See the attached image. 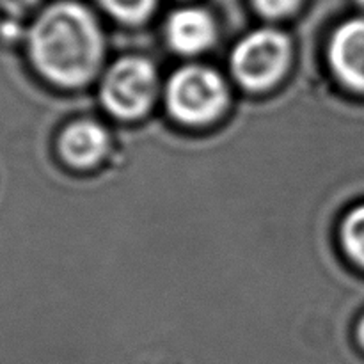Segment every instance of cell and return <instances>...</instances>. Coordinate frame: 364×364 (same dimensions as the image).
I'll return each instance as SVG.
<instances>
[{
    "label": "cell",
    "mask_w": 364,
    "mask_h": 364,
    "mask_svg": "<svg viewBox=\"0 0 364 364\" xmlns=\"http://www.w3.org/2000/svg\"><path fill=\"white\" fill-rule=\"evenodd\" d=\"M28 57L45 80L77 87L95 77L103 38L95 16L84 6L59 2L43 11L28 31Z\"/></svg>",
    "instance_id": "1"
},
{
    "label": "cell",
    "mask_w": 364,
    "mask_h": 364,
    "mask_svg": "<svg viewBox=\"0 0 364 364\" xmlns=\"http://www.w3.org/2000/svg\"><path fill=\"white\" fill-rule=\"evenodd\" d=\"M256 9L267 18H283L294 13L302 0H252Z\"/></svg>",
    "instance_id": "10"
},
{
    "label": "cell",
    "mask_w": 364,
    "mask_h": 364,
    "mask_svg": "<svg viewBox=\"0 0 364 364\" xmlns=\"http://www.w3.org/2000/svg\"><path fill=\"white\" fill-rule=\"evenodd\" d=\"M290 60V43L277 31H256L242 39L233 52L231 66L249 89L270 87L283 77Z\"/></svg>",
    "instance_id": "3"
},
{
    "label": "cell",
    "mask_w": 364,
    "mask_h": 364,
    "mask_svg": "<svg viewBox=\"0 0 364 364\" xmlns=\"http://www.w3.org/2000/svg\"><path fill=\"white\" fill-rule=\"evenodd\" d=\"M226 102L223 78L208 68L187 66L176 71L167 84V105L181 123H210L223 112Z\"/></svg>",
    "instance_id": "2"
},
{
    "label": "cell",
    "mask_w": 364,
    "mask_h": 364,
    "mask_svg": "<svg viewBox=\"0 0 364 364\" xmlns=\"http://www.w3.org/2000/svg\"><path fill=\"white\" fill-rule=\"evenodd\" d=\"M343 244L350 258L364 267V206L355 208L345 220Z\"/></svg>",
    "instance_id": "9"
},
{
    "label": "cell",
    "mask_w": 364,
    "mask_h": 364,
    "mask_svg": "<svg viewBox=\"0 0 364 364\" xmlns=\"http://www.w3.org/2000/svg\"><path fill=\"white\" fill-rule=\"evenodd\" d=\"M331 64L348 87L364 92V18L347 21L334 32Z\"/></svg>",
    "instance_id": "5"
},
{
    "label": "cell",
    "mask_w": 364,
    "mask_h": 364,
    "mask_svg": "<svg viewBox=\"0 0 364 364\" xmlns=\"http://www.w3.org/2000/svg\"><path fill=\"white\" fill-rule=\"evenodd\" d=\"M109 146L107 132L92 121H78L63 132L60 155L75 167H91L103 159Z\"/></svg>",
    "instance_id": "7"
},
{
    "label": "cell",
    "mask_w": 364,
    "mask_h": 364,
    "mask_svg": "<svg viewBox=\"0 0 364 364\" xmlns=\"http://www.w3.org/2000/svg\"><path fill=\"white\" fill-rule=\"evenodd\" d=\"M41 0H0V9L9 18H20L34 9Z\"/></svg>",
    "instance_id": "11"
},
{
    "label": "cell",
    "mask_w": 364,
    "mask_h": 364,
    "mask_svg": "<svg viewBox=\"0 0 364 364\" xmlns=\"http://www.w3.org/2000/svg\"><path fill=\"white\" fill-rule=\"evenodd\" d=\"M156 91V73L151 63L141 57L117 60L107 73L102 87L103 105L119 117L142 116Z\"/></svg>",
    "instance_id": "4"
},
{
    "label": "cell",
    "mask_w": 364,
    "mask_h": 364,
    "mask_svg": "<svg viewBox=\"0 0 364 364\" xmlns=\"http://www.w3.org/2000/svg\"><path fill=\"white\" fill-rule=\"evenodd\" d=\"M359 341H361V345L364 347V318H363L361 326H359Z\"/></svg>",
    "instance_id": "12"
},
{
    "label": "cell",
    "mask_w": 364,
    "mask_h": 364,
    "mask_svg": "<svg viewBox=\"0 0 364 364\" xmlns=\"http://www.w3.org/2000/svg\"><path fill=\"white\" fill-rule=\"evenodd\" d=\"M358 2H359V4H361V6H364V0H358Z\"/></svg>",
    "instance_id": "13"
},
{
    "label": "cell",
    "mask_w": 364,
    "mask_h": 364,
    "mask_svg": "<svg viewBox=\"0 0 364 364\" xmlns=\"http://www.w3.org/2000/svg\"><path fill=\"white\" fill-rule=\"evenodd\" d=\"M100 6L124 23H141L156 6V0H98Z\"/></svg>",
    "instance_id": "8"
},
{
    "label": "cell",
    "mask_w": 364,
    "mask_h": 364,
    "mask_svg": "<svg viewBox=\"0 0 364 364\" xmlns=\"http://www.w3.org/2000/svg\"><path fill=\"white\" fill-rule=\"evenodd\" d=\"M167 39L176 52L199 53L212 46L215 39V21L206 11L185 7L171 14L167 21Z\"/></svg>",
    "instance_id": "6"
}]
</instances>
